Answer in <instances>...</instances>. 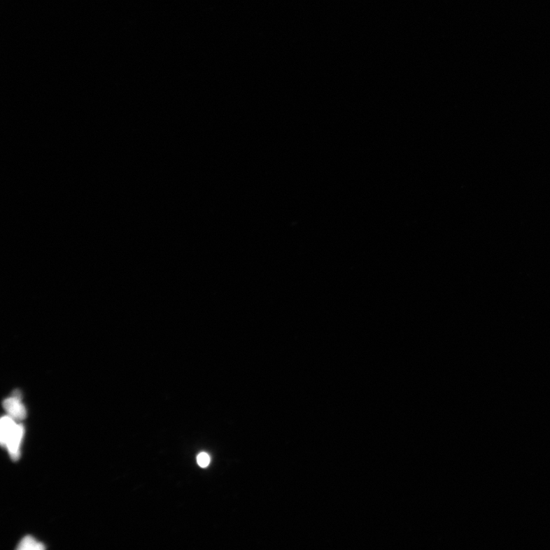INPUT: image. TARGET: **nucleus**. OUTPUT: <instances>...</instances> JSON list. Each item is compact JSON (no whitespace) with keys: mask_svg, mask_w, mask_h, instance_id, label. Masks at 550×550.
I'll use <instances>...</instances> for the list:
<instances>
[{"mask_svg":"<svg viewBox=\"0 0 550 550\" xmlns=\"http://www.w3.org/2000/svg\"><path fill=\"white\" fill-rule=\"evenodd\" d=\"M15 421L11 416L6 415L0 422V442L8 450L13 461L18 460L20 457V447L24 433L23 425Z\"/></svg>","mask_w":550,"mask_h":550,"instance_id":"f257e3e1","label":"nucleus"},{"mask_svg":"<svg viewBox=\"0 0 550 550\" xmlns=\"http://www.w3.org/2000/svg\"><path fill=\"white\" fill-rule=\"evenodd\" d=\"M22 395L20 390L13 391L12 397L3 402V407L8 415L15 421H23L27 418V409L21 402Z\"/></svg>","mask_w":550,"mask_h":550,"instance_id":"f03ea898","label":"nucleus"},{"mask_svg":"<svg viewBox=\"0 0 550 550\" xmlns=\"http://www.w3.org/2000/svg\"><path fill=\"white\" fill-rule=\"evenodd\" d=\"M17 549L19 550H43L45 549L43 544L39 543L34 537L27 536L24 537Z\"/></svg>","mask_w":550,"mask_h":550,"instance_id":"7ed1b4c3","label":"nucleus"},{"mask_svg":"<svg viewBox=\"0 0 550 550\" xmlns=\"http://www.w3.org/2000/svg\"><path fill=\"white\" fill-rule=\"evenodd\" d=\"M211 463V457L206 453H199L197 456V463L201 467L206 468Z\"/></svg>","mask_w":550,"mask_h":550,"instance_id":"20e7f679","label":"nucleus"}]
</instances>
